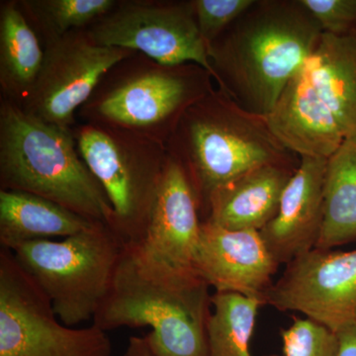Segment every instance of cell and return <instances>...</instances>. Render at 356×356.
<instances>
[{
	"mask_svg": "<svg viewBox=\"0 0 356 356\" xmlns=\"http://www.w3.org/2000/svg\"><path fill=\"white\" fill-rule=\"evenodd\" d=\"M322 34L301 0H254L208 44L217 88L243 109L268 116Z\"/></svg>",
	"mask_w": 356,
	"mask_h": 356,
	"instance_id": "6da1fadb",
	"label": "cell"
},
{
	"mask_svg": "<svg viewBox=\"0 0 356 356\" xmlns=\"http://www.w3.org/2000/svg\"><path fill=\"white\" fill-rule=\"evenodd\" d=\"M166 149L188 175L202 220L212 194L243 173L301 161L274 135L266 117L243 109L218 88L185 111Z\"/></svg>",
	"mask_w": 356,
	"mask_h": 356,
	"instance_id": "7a4b0ae2",
	"label": "cell"
},
{
	"mask_svg": "<svg viewBox=\"0 0 356 356\" xmlns=\"http://www.w3.org/2000/svg\"><path fill=\"white\" fill-rule=\"evenodd\" d=\"M278 140L299 156L329 159L356 137V34L323 33L266 116Z\"/></svg>",
	"mask_w": 356,
	"mask_h": 356,
	"instance_id": "3957f363",
	"label": "cell"
},
{
	"mask_svg": "<svg viewBox=\"0 0 356 356\" xmlns=\"http://www.w3.org/2000/svg\"><path fill=\"white\" fill-rule=\"evenodd\" d=\"M0 189L28 192L111 228L106 193L77 149L74 130L0 97Z\"/></svg>",
	"mask_w": 356,
	"mask_h": 356,
	"instance_id": "277c9868",
	"label": "cell"
},
{
	"mask_svg": "<svg viewBox=\"0 0 356 356\" xmlns=\"http://www.w3.org/2000/svg\"><path fill=\"white\" fill-rule=\"evenodd\" d=\"M216 88L201 65H163L135 53L102 77L76 118L166 146L185 111Z\"/></svg>",
	"mask_w": 356,
	"mask_h": 356,
	"instance_id": "5b68a950",
	"label": "cell"
},
{
	"mask_svg": "<svg viewBox=\"0 0 356 356\" xmlns=\"http://www.w3.org/2000/svg\"><path fill=\"white\" fill-rule=\"evenodd\" d=\"M209 289L199 276L177 282L149 280L138 270L126 247L92 324L106 332L149 327L145 339L153 356H209Z\"/></svg>",
	"mask_w": 356,
	"mask_h": 356,
	"instance_id": "8992f818",
	"label": "cell"
},
{
	"mask_svg": "<svg viewBox=\"0 0 356 356\" xmlns=\"http://www.w3.org/2000/svg\"><path fill=\"white\" fill-rule=\"evenodd\" d=\"M125 248L113 229L96 222L63 240L33 241L10 252L50 300L58 320L74 327L99 310Z\"/></svg>",
	"mask_w": 356,
	"mask_h": 356,
	"instance_id": "52a82bcc",
	"label": "cell"
},
{
	"mask_svg": "<svg viewBox=\"0 0 356 356\" xmlns=\"http://www.w3.org/2000/svg\"><path fill=\"white\" fill-rule=\"evenodd\" d=\"M77 149L113 210L111 229L127 247L144 236L163 175L165 145L95 124L74 128Z\"/></svg>",
	"mask_w": 356,
	"mask_h": 356,
	"instance_id": "ba28073f",
	"label": "cell"
},
{
	"mask_svg": "<svg viewBox=\"0 0 356 356\" xmlns=\"http://www.w3.org/2000/svg\"><path fill=\"white\" fill-rule=\"evenodd\" d=\"M106 332L65 325L10 250H0V356H111Z\"/></svg>",
	"mask_w": 356,
	"mask_h": 356,
	"instance_id": "9c48e42d",
	"label": "cell"
},
{
	"mask_svg": "<svg viewBox=\"0 0 356 356\" xmlns=\"http://www.w3.org/2000/svg\"><path fill=\"white\" fill-rule=\"evenodd\" d=\"M88 30L103 46L144 54L163 65L193 63L214 77L192 0H117Z\"/></svg>",
	"mask_w": 356,
	"mask_h": 356,
	"instance_id": "30bf717a",
	"label": "cell"
},
{
	"mask_svg": "<svg viewBox=\"0 0 356 356\" xmlns=\"http://www.w3.org/2000/svg\"><path fill=\"white\" fill-rule=\"evenodd\" d=\"M43 67L21 108L40 120L74 130L76 114L102 77L136 51L98 44L86 29L44 44Z\"/></svg>",
	"mask_w": 356,
	"mask_h": 356,
	"instance_id": "8fae6325",
	"label": "cell"
},
{
	"mask_svg": "<svg viewBox=\"0 0 356 356\" xmlns=\"http://www.w3.org/2000/svg\"><path fill=\"white\" fill-rule=\"evenodd\" d=\"M202 222L191 179L182 165L168 154L146 232L139 243L126 245L138 270L159 282L198 276L194 270V257Z\"/></svg>",
	"mask_w": 356,
	"mask_h": 356,
	"instance_id": "7c38bea8",
	"label": "cell"
},
{
	"mask_svg": "<svg viewBox=\"0 0 356 356\" xmlns=\"http://www.w3.org/2000/svg\"><path fill=\"white\" fill-rule=\"evenodd\" d=\"M299 312L337 332L356 322V250L314 248L286 264L264 297V306Z\"/></svg>",
	"mask_w": 356,
	"mask_h": 356,
	"instance_id": "4fadbf2b",
	"label": "cell"
},
{
	"mask_svg": "<svg viewBox=\"0 0 356 356\" xmlns=\"http://www.w3.org/2000/svg\"><path fill=\"white\" fill-rule=\"evenodd\" d=\"M278 264L257 231H232L203 222L194 257L196 274L216 292L261 300Z\"/></svg>",
	"mask_w": 356,
	"mask_h": 356,
	"instance_id": "5bb4252c",
	"label": "cell"
},
{
	"mask_svg": "<svg viewBox=\"0 0 356 356\" xmlns=\"http://www.w3.org/2000/svg\"><path fill=\"white\" fill-rule=\"evenodd\" d=\"M300 165L289 180L276 216L259 232L278 264L314 250L325 220V177L327 159L300 156Z\"/></svg>",
	"mask_w": 356,
	"mask_h": 356,
	"instance_id": "9a60e30c",
	"label": "cell"
},
{
	"mask_svg": "<svg viewBox=\"0 0 356 356\" xmlns=\"http://www.w3.org/2000/svg\"><path fill=\"white\" fill-rule=\"evenodd\" d=\"M299 165H266L243 173L212 194L202 221L232 231L261 232L277 214Z\"/></svg>",
	"mask_w": 356,
	"mask_h": 356,
	"instance_id": "2e32d148",
	"label": "cell"
},
{
	"mask_svg": "<svg viewBox=\"0 0 356 356\" xmlns=\"http://www.w3.org/2000/svg\"><path fill=\"white\" fill-rule=\"evenodd\" d=\"M96 222L48 199L0 189V245L13 250L23 243L67 238Z\"/></svg>",
	"mask_w": 356,
	"mask_h": 356,
	"instance_id": "e0dca14e",
	"label": "cell"
},
{
	"mask_svg": "<svg viewBox=\"0 0 356 356\" xmlns=\"http://www.w3.org/2000/svg\"><path fill=\"white\" fill-rule=\"evenodd\" d=\"M44 58L41 39L18 0L0 2V91L22 106L38 79Z\"/></svg>",
	"mask_w": 356,
	"mask_h": 356,
	"instance_id": "ac0fdd59",
	"label": "cell"
},
{
	"mask_svg": "<svg viewBox=\"0 0 356 356\" xmlns=\"http://www.w3.org/2000/svg\"><path fill=\"white\" fill-rule=\"evenodd\" d=\"M356 241V137L327 159L325 220L315 248L332 250Z\"/></svg>",
	"mask_w": 356,
	"mask_h": 356,
	"instance_id": "d6986e66",
	"label": "cell"
},
{
	"mask_svg": "<svg viewBox=\"0 0 356 356\" xmlns=\"http://www.w3.org/2000/svg\"><path fill=\"white\" fill-rule=\"evenodd\" d=\"M211 301L213 310L207 327L209 356H252L250 341L264 302L227 292H215Z\"/></svg>",
	"mask_w": 356,
	"mask_h": 356,
	"instance_id": "ffe728a7",
	"label": "cell"
},
{
	"mask_svg": "<svg viewBox=\"0 0 356 356\" xmlns=\"http://www.w3.org/2000/svg\"><path fill=\"white\" fill-rule=\"evenodd\" d=\"M116 3L117 0H20L19 6L44 44L88 28Z\"/></svg>",
	"mask_w": 356,
	"mask_h": 356,
	"instance_id": "44dd1931",
	"label": "cell"
},
{
	"mask_svg": "<svg viewBox=\"0 0 356 356\" xmlns=\"http://www.w3.org/2000/svg\"><path fill=\"white\" fill-rule=\"evenodd\" d=\"M284 356H337L336 332L309 320L293 317V323L280 332Z\"/></svg>",
	"mask_w": 356,
	"mask_h": 356,
	"instance_id": "7402d4cb",
	"label": "cell"
},
{
	"mask_svg": "<svg viewBox=\"0 0 356 356\" xmlns=\"http://www.w3.org/2000/svg\"><path fill=\"white\" fill-rule=\"evenodd\" d=\"M199 31L205 43L226 31L254 3V0H192Z\"/></svg>",
	"mask_w": 356,
	"mask_h": 356,
	"instance_id": "603a6c76",
	"label": "cell"
},
{
	"mask_svg": "<svg viewBox=\"0 0 356 356\" xmlns=\"http://www.w3.org/2000/svg\"><path fill=\"white\" fill-rule=\"evenodd\" d=\"M323 33L334 36L356 34V0H301Z\"/></svg>",
	"mask_w": 356,
	"mask_h": 356,
	"instance_id": "cb8c5ba5",
	"label": "cell"
},
{
	"mask_svg": "<svg viewBox=\"0 0 356 356\" xmlns=\"http://www.w3.org/2000/svg\"><path fill=\"white\" fill-rule=\"evenodd\" d=\"M336 334L339 341L337 356H356V322Z\"/></svg>",
	"mask_w": 356,
	"mask_h": 356,
	"instance_id": "d4e9b609",
	"label": "cell"
},
{
	"mask_svg": "<svg viewBox=\"0 0 356 356\" xmlns=\"http://www.w3.org/2000/svg\"><path fill=\"white\" fill-rule=\"evenodd\" d=\"M123 356H153L145 337L133 336L129 339L127 348Z\"/></svg>",
	"mask_w": 356,
	"mask_h": 356,
	"instance_id": "484cf974",
	"label": "cell"
}]
</instances>
